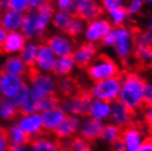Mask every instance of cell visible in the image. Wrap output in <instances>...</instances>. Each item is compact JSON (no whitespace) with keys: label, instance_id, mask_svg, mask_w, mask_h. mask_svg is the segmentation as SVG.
Instances as JSON below:
<instances>
[{"label":"cell","instance_id":"cell-36","mask_svg":"<svg viewBox=\"0 0 152 151\" xmlns=\"http://www.w3.org/2000/svg\"><path fill=\"white\" fill-rule=\"evenodd\" d=\"M75 88V85H74V82L69 78V76L67 77H60L57 78V93H60L61 95L67 97V96H71Z\"/></svg>","mask_w":152,"mask_h":151},{"label":"cell","instance_id":"cell-19","mask_svg":"<svg viewBox=\"0 0 152 151\" xmlns=\"http://www.w3.org/2000/svg\"><path fill=\"white\" fill-rule=\"evenodd\" d=\"M1 130L4 131L11 146H22V144H29L31 142L30 138L15 121L7 124Z\"/></svg>","mask_w":152,"mask_h":151},{"label":"cell","instance_id":"cell-57","mask_svg":"<svg viewBox=\"0 0 152 151\" xmlns=\"http://www.w3.org/2000/svg\"><path fill=\"white\" fill-rule=\"evenodd\" d=\"M147 1H148V2H151V4H152V0H147Z\"/></svg>","mask_w":152,"mask_h":151},{"label":"cell","instance_id":"cell-34","mask_svg":"<svg viewBox=\"0 0 152 151\" xmlns=\"http://www.w3.org/2000/svg\"><path fill=\"white\" fill-rule=\"evenodd\" d=\"M128 10L127 8H118L115 9L113 11L108 12V17H109V21H110L111 26L114 28H118V26H122V23L125 22L127 17H128Z\"/></svg>","mask_w":152,"mask_h":151},{"label":"cell","instance_id":"cell-44","mask_svg":"<svg viewBox=\"0 0 152 151\" xmlns=\"http://www.w3.org/2000/svg\"><path fill=\"white\" fill-rule=\"evenodd\" d=\"M28 1H29L30 11H38L40 8L49 2L48 0H28Z\"/></svg>","mask_w":152,"mask_h":151},{"label":"cell","instance_id":"cell-50","mask_svg":"<svg viewBox=\"0 0 152 151\" xmlns=\"http://www.w3.org/2000/svg\"><path fill=\"white\" fill-rule=\"evenodd\" d=\"M60 144V148L62 151H71V147H72V139H62L58 140Z\"/></svg>","mask_w":152,"mask_h":151},{"label":"cell","instance_id":"cell-42","mask_svg":"<svg viewBox=\"0 0 152 151\" xmlns=\"http://www.w3.org/2000/svg\"><path fill=\"white\" fill-rule=\"evenodd\" d=\"M102 42L105 46H113L114 48L115 43H116V32H115L114 28L105 35V38L103 39Z\"/></svg>","mask_w":152,"mask_h":151},{"label":"cell","instance_id":"cell-35","mask_svg":"<svg viewBox=\"0 0 152 151\" xmlns=\"http://www.w3.org/2000/svg\"><path fill=\"white\" fill-rule=\"evenodd\" d=\"M61 103V99L57 97L56 95H52V96H46L41 98L40 103H39L38 111L39 113H45L49 110L53 109L55 107H58Z\"/></svg>","mask_w":152,"mask_h":151},{"label":"cell","instance_id":"cell-18","mask_svg":"<svg viewBox=\"0 0 152 151\" xmlns=\"http://www.w3.org/2000/svg\"><path fill=\"white\" fill-rule=\"evenodd\" d=\"M27 38L20 31L8 33L7 38L1 43V49L8 55H19L27 43Z\"/></svg>","mask_w":152,"mask_h":151},{"label":"cell","instance_id":"cell-13","mask_svg":"<svg viewBox=\"0 0 152 151\" xmlns=\"http://www.w3.org/2000/svg\"><path fill=\"white\" fill-rule=\"evenodd\" d=\"M82 124V118L75 115H67L58 128L54 131L53 136L57 140L73 139L78 135L80 127Z\"/></svg>","mask_w":152,"mask_h":151},{"label":"cell","instance_id":"cell-2","mask_svg":"<svg viewBox=\"0 0 152 151\" xmlns=\"http://www.w3.org/2000/svg\"><path fill=\"white\" fill-rule=\"evenodd\" d=\"M87 75L94 83H96L105 79L118 77L119 67L111 57L102 54L87 66Z\"/></svg>","mask_w":152,"mask_h":151},{"label":"cell","instance_id":"cell-43","mask_svg":"<svg viewBox=\"0 0 152 151\" xmlns=\"http://www.w3.org/2000/svg\"><path fill=\"white\" fill-rule=\"evenodd\" d=\"M145 105L147 107H151L152 106V83H145Z\"/></svg>","mask_w":152,"mask_h":151},{"label":"cell","instance_id":"cell-3","mask_svg":"<svg viewBox=\"0 0 152 151\" xmlns=\"http://www.w3.org/2000/svg\"><path fill=\"white\" fill-rule=\"evenodd\" d=\"M120 89H121V77L118 76L94 83L89 88L88 94L91 95L93 99H99L113 104L117 102L119 98Z\"/></svg>","mask_w":152,"mask_h":151},{"label":"cell","instance_id":"cell-53","mask_svg":"<svg viewBox=\"0 0 152 151\" xmlns=\"http://www.w3.org/2000/svg\"><path fill=\"white\" fill-rule=\"evenodd\" d=\"M0 9L1 12L4 13L8 10H10V4H9V0H0Z\"/></svg>","mask_w":152,"mask_h":151},{"label":"cell","instance_id":"cell-11","mask_svg":"<svg viewBox=\"0 0 152 151\" xmlns=\"http://www.w3.org/2000/svg\"><path fill=\"white\" fill-rule=\"evenodd\" d=\"M46 43L51 46L57 57L73 55L75 51V44L72 38L65 33H56L51 35Z\"/></svg>","mask_w":152,"mask_h":151},{"label":"cell","instance_id":"cell-1","mask_svg":"<svg viewBox=\"0 0 152 151\" xmlns=\"http://www.w3.org/2000/svg\"><path fill=\"white\" fill-rule=\"evenodd\" d=\"M145 81L138 73H127L121 76V89L118 100L136 113L145 105Z\"/></svg>","mask_w":152,"mask_h":151},{"label":"cell","instance_id":"cell-55","mask_svg":"<svg viewBox=\"0 0 152 151\" xmlns=\"http://www.w3.org/2000/svg\"><path fill=\"white\" fill-rule=\"evenodd\" d=\"M148 29H149V30H150V31H152V17H151V19H150V21H149Z\"/></svg>","mask_w":152,"mask_h":151},{"label":"cell","instance_id":"cell-28","mask_svg":"<svg viewBox=\"0 0 152 151\" xmlns=\"http://www.w3.org/2000/svg\"><path fill=\"white\" fill-rule=\"evenodd\" d=\"M99 15H100V7L96 0H85L78 9V17L87 22L99 18Z\"/></svg>","mask_w":152,"mask_h":151},{"label":"cell","instance_id":"cell-17","mask_svg":"<svg viewBox=\"0 0 152 151\" xmlns=\"http://www.w3.org/2000/svg\"><path fill=\"white\" fill-rule=\"evenodd\" d=\"M42 120H43V128L44 132L48 135H53L54 131L58 128L63 120L66 118V114L63 111L61 107H55L53 109L42 113Z\"/></svg>","mask_w":152,"mask_h":151},{"label":"cell","instance_id":"cell-10","mask_svg":"<svg viewBox=\"0 0 152 151\" xmlns=\"http://www.w3.org/2000/svg\"><path fill=\"white\" fill-rule=\"evenodd\" d=\"M145 130L140 125L128 126L122 130L121 140L125 144V151H139L145 139Z\"/></svg>","mask_w":152,"mask_h":151},{"label":"cell","instance_id":"cell-29","mask_svg":"<svg viewBox=\"0 0 152 151\" xmlns=\"http://www.w3.org/2000/svg\"><path fill=\"white\" fill-rule=\"evenodd\" d=\"M39 48H40V44L35 43L32 40H28L24 48L20 52L19 56L22 59V61L29 67H32L35 65V61H37L39 53Z\"/></svg>","mask_w":152,"mask_h":151},{"label":"cell","instance_id":"cell-7","mask_svg":"<svg viewBox=\"0 0 152 151\" xmlns=\"http://www.w3.org/2000/svg\"><path fill=\"white\" fill-rule=\"evenodd\" d=\"M15 122L27 133V136L30 138L31 141L45 133L43 128L41 113L20 114L15 119Z\"/></svg>","mask_w":152,"mask_h":151},{"label":"cell","instance_id":"cell-38","mask_svg":"<svg viewBox=\"0 0 152 151\" xmlns=\"http://www.w3.org/2000/svg\"><path fill=\"white\" fill-rule=\"evenodd\" d=\"M93 150V146L91 142L88 141L87 139L83 138L82 136L77 135L72 139V147L71 151H91Z\"/></svg>","mask_w":152,"mask_h":151},{"label":"cell","instance_id":"cell-33","mask_svg":"<svg viewBox=\"0 0 152 151\" xmlns=\"http://www.w3.org/2000/svg\"><path fill=\"white\" fill-rule=\"evenodd\" d=\"M72 17L73 15L67 10H57V11L54 12L53 19H52V24L54 26V28L64 31V29L69 24V20H71Z\"/></svg>","mask_w":152,"mask_h":151},{"label":"cell","instance_id":"cell-23","mask_svg":"<svg viewBox=\"0 0 152 151\" xmlns=\"http://www.w3.org/2000/svg\"><path fill=\"white\" fill-rule=\"evenodd\" d=\"M23 15H24L13 10H8L1 15V28H4L8 33L20 31L22 26Z\"/></svg>","mask_w":152,"mask_h":151},{"label":"cell","instance_id":"cell-40","mask_svg":"<svg viewBox=\"0 0 152 151\" xmlns=\"http://www.w3.org/2000/svg\"><path fill=\"white\" fill-rule=\"evenodd\" d=\"M9 4H10V10L17 11L19 13L26 15L27 12L30 11L28 0H9Z\"/></svg>","mask_w":152,"mask_h":151},{"label":"cell","instance_id":"cell-46","mask_svg":"<svg viewBox=\"0 0 152 151\" xmlns=\"http://www.w3.org/2000/svg\"><path fill=\"white\" fill-rule=\"evenodd\" d=\"M143 120L150 130H152V106L147 107L143 111Z\"/></svg>","mask_w":152,"mask_h":151},{"label":"cell","instance_id":"cell-27","mask_svg":"<svg viewBox=\"0 0 152 151\" xmlns=\"http://www.w3.org/2000/svg\"><path fill=\"white\" fill-rule=\"evenodd\" d=\"M54 12L55 11H54L53 9V6L50 4V2H48L43 7H41L38 11H35V13H37L39 35H41L46 30V28L50 24V22H52Z\"/></svg>","mask_w":152,"mask_h":151},{"label":"cell","instance_id":"cell-8","mask_svg":"<svg viewBox=\"0 0 152 151\" xmlns=\"http://www.w3.org/2000/svg\"><path fill=\"white\" fill-rule=\"evenodd\" d=\"M116 32V43L114 45V51L120 59H127L133 49L134 37L130 29L126 26L114 28Z\"/></svg>","mask_w":152,"mask_h":151},{"label":"cell","instance_id":"cell-21","mask_svg":"<svg viewBox=\"0 0 152 151\" xmlns=\"http://www.w3.org/2000/svg\"><path fill=\"white\" fill-rule=\"evenodd\" d=\"M88 116L103 122L109 121L111 116V104L99 99H91Z\"/></svg>","mask_w":152,"mask_h":151},{"label":"cell","instance_id":"cell-15","mask_svg":"<svg viewBox=\"0 0 152 151\" xmlns=\"http://www.w3.org/2000/svg\"><path fill=\"white\" fill-rule=\"evenodd\" d=\"M56 55L48 43L40 44L38 57L35 61V71L41 73H51L53 71L54 64L56 61Z\"/></svg>","mask_w":152,"mask_h":151},{"label":"cell","instance_id":"cell-54","mask_svg":"<svg viewBox=\"0 0 152 151\" xmlns=\"http://www.w3.org/2000/svg\"><path fill=\"white\" fill-rule=\"evenodd\" d=\"M8 35V32L6 30H4V28H0V43H2V42L6 40V38H7Z\"/></svg>","mask_w":152,"mask_h":151},{"label":"cell","instance_id":"cell-52","mask_svg":"<svg viewBox=\"0 0 152 151\" xmlns=\"http://www.w3.org/2000/svg\"><path fill=\"white\" fill-rule=\"evenodd\" d=\"M10 151H31L30 144H22V146H11Z\"/></svg>","mask_w":152,"mask_h":151},{"label":"cell","instance_id":"cell-32","mask_svg":"<svg viewBox=\"0 0 152 151\" xmlns=\"http://www.w3.org/2000/svg\"><path fill=\"white\" fill-rule=\"evenodd\" d=\"M85 22L86 21L83 20L82 18H80L78 15H74V17L71 18L69 24L66 26V28L64 29L63 32L65 34L69 35L71 38L72 37H77V35L85 32V29H86V26H87Z\"/></svg>","mask_w":152,"mask_h":151},{"label":"cell","instance_id":"cell-39","mask_svg":"<svg viewBox=\"0 0 152 151\" xmlns=\"http://www.w3.org/2000/svg\"><path fill=\"white\" fill-rule=\"evenodd\" d=\"M134 44L137 48H149L152 46V31L145 30L138 33L134 37Z\"/></svg>","mask_w":152,"mask_h":151},{"label":"cell","instance_id":"cell-5","mask_svg":"<svg viewBox=\"0 0 152 151\" xmlns=\"http://www.w3.org/2000/svg\"><path fill=\"white\" fill-rule=\"evenodd\" d=\"M29 86L43 98L55 95L57 92V79L53 74L35 71L29 77Z\"/></svg>","mask_w":152,"mask_h":151},{"label":"cell","instance_id":"cell-6","mask_svg":"<svg viewBox=\"0 0 152 151\" xmlns=\"http://www.w3.org/2000/svg\"><path fill=\"white\" fill-rule=\"evenodd\" d=\"M29 83L26 82V78L19 75L1 73L0 75V94L2 99H13L19 96L26 88Z\"/></svg>","mask_w":152,"mask_h":151},{"label":"cell","instance_id":"cell-26","mask_svg":"<svg viewBox=\"0 0 152 151\" xmlns=\"http://www.w3.org/2000/svg\"><path fill=\"white\" fill-rule=\"evenodd\" d=\"M40 100H41V97L29 86V89H28L27 94H26L24 98L22 99V102H21V104H20V106H19L20 114L39 113L38 107H39Z\"/></svg>","mask_w":152,"mask_h":151},{"label":"cell","instance_id":"cell-22","mask_svg":"<svg viewBox=\"0 0 152 151\" xmlns=\"http://www.w3.org/2000/svg\"><path fill=\"white\" fill-rule=\"evenodd\" d=\"M31 151H62L58 140L53 135L44 133L30 142Z\"/></svg>","mask_w":152,"mask_h":151},{"label":"cell","instance_id":"cell-56","mask_svg":"<svg viewBox=\"0 0 152 151\" xmlns=\"http://www.w3.org/2000/svg\"><path fill=\"white\" fill-rule=\"evenodd\" d=\"M131 1H137V2H141V4H142L145 0H131Z\"/></svg>","mask_w":152,"mask_h":151},{"label":"cell","instance_id":"cell-45","mask_svg":"<svg viewBox=\"0 0 152 151\" xmlns=\"http://www.w3.org/2000/svg\"><path fill=\"white\" fill-rule=\"evenodd\" d=\"M10 147H11V144L9 142V140L4 133V131L1 130L0 132V151H10Z\"/></svg>","mask_w":152,"mask_h":151},{"label":"cell","instance_id":"cell-24","mask_svg":"<svg viewBox=\"0 0 152 151\" xmlns=\"http://www.w3.org/2000/svg\"><path fill=\"white\" fill-rule=\"evenodd\" d=\"M75 66V60H74V57L72 55L56 57L52 74L55 77H57V78H60V77H67L72 73V71L74 70Z\"/></svg>","mask_w":152,"mask_h":151},{"label":"cell","instance_id":"cell-47","mask_svg":"<svg viewBox=\"0 0 152 151\" xmlns=\"http://www.w3.org/2000/svg\"><path fill=\"white\" fill-rule=\"evenodd\" d=\"M141 6L142 4L141 2H137V1H131L129 4V6L127 7V10H128V13L129 15H136L141 10Z\"/></svg>","mask_w":152,"mask_h":151},{"label":"cell","instance_id":"cell-14","mask_svg":"<svg viewBox=\"0 0 152 151\" xmlns=\"http://www.w3.org/2000/svg\"><path fill=\"white\" fill-rule=\"evenodd\" d=\"M134 113L125 106L121 102H115L111 104V116L110 122L119 126L120 128L125 129L128 126L132 125Z\"/></svg>","mask_w":152,"mask_h":151},{"label":"cell","instance_id":"cell-16","mask_svg":"<svg viewBox=\"0 0 152 151\" xmlns=\"http://www.w3.org/2000/svg\"><path fill=\"white\" fill-rule=\"evenodd\" d=\"M96 53H97V46L95 45V43L85 42L76 48L72 56L74 57L77 66L87 68L88 65L96 59Z\"/></svg>","mask_w":152,"mask_h":151},{"label":"cell","instance_id":"cell-4","mask_svg":"<svg viewBox=\"0 0 152 151\" xmlns=\"http://www.w3.org/2000/svg\"><path fill=\"white\" fill-rule=\"evenodd\" d=\"M91 99L89 94H74L61 99L60 107L66 115H75L84 118L88 116Z\"/></svg>","mask_w":152,"mask_h":151},{"label":"cell","instance_id":"cell-20","mask_svg":"<svg viewBox=\"0 0 152 151\" xmlns=\"http://www.w3.org/2000/svg\"><path fill=\"white\" fill-rule=\"evenodd\" d=\"M29 68L30 67L23 62L19 55H9L8 57H6L2 64V73L24 77L29 73Z\"/></svg>","mask_w":152,"mask_h":151},{"label":"cell","instance_id":"cell-9","mask_svg":"<svg viewBox=\"0 0 152 151\" xmlns=\"http://www.w3.org/2000/svg\"><path fill=\"white\" fill-rule=\"evenodd\" d=\"M113 28L114 26H111L109 20L105 19V18H97L91 22H87V26H86L85 32H84V38L86 42H91V43L103 41L105 35Z\"/></svg>","mask_w":152,"mask_h":151},{"label":"cell","instance_id":"cell-48","mask_svg":"<svg viewBox=\"0 0 152 151\" xmlns=\"http://www.w3.org/2000/svg\"><path fill=\"white\" fill-rule=\"evenodd\" d=\"M55 4L58 10H69L72 0H55Z\"/></svg>","mask_w":152,"mask_h":151},{"label":"cell","instance_id":"cell-30","mask_svg":"<svg viewBox=\"0 0 152 151\" xmlns=\"http://www.w3.org/2000/svg\"><path fill=\"white\" fill-rule=\"evenodd\" d=\"M20 115L19 107L15 106V104H12L9 100L1 98V103H0V118L4 122H12L15 121L17 117Z\"/></svg>","mask_w":152,"mask_h":151},{"label":"cell","instance_id":"cell-41","mask_svg":"<svg viewBox=\"0 0 152 151\" xmlns=\"http://www.w3.org/2000/svg\"><path fill=\"white\" fill-rule=\"evenodd\" d=\"M99 1L102 7L108 12L124 7V0H99Z\"/></svg>","mask_w":152,"mask_h":151},{"label":"cell","instance_id":"cell-49","mask_svg":"<svg viewBox=\"0 0 152 151\" xmlns=\"http://www.w3.org/2000/svg\"><path fill=\"white\" fill-rule=\"evenodd\" d=\"M139 151H152V135L145 137V141Z\"/></svg>","mask_w":152,"mask_h":151},{"label":"cell","instance_id":"cell-12","mask_svg":"<svg viewBox=\"0 0 152 151\" xmlns=\"http://www.w3.org/2000/svg\"><path fill=\"white\" fill-rule=\"evenodd\" d=\"M105 125H106V122L96 120V119L89 117V116L84 117L82 118V124H80L78 135L85 138V139H87L91 142L102 139V135H103Z\"/></svg>","mask_w":152,"mask_h":151},{"label":"cell","instance_id":"cell-37","mask_svg":"<svg viewBox=\"0 0 152 151\" xmlns=\"http://www.w3.org/2000/svg\"><path fill=\"white\" fill-rule=\"evenodd\" d=\"M134 54L141 63L145 66H152V46L149 48H136Z\"/></svg>","mask_w":152,"mask_h":151},{"label":"cell","instance_id":"cell-31","mask_svg":"<svg viewBox=\"0 0 152 151\" xmlns=\"http://www.w3.org/2000/svg\"><path fill=\"white\" fill-rule=\"evenodd\" d=\"M122 130L119 126L115 125L110 121L106 122V125L104 127L103 135H102V140L107 144H114L116 141L121 139L122 136Z\"/></svg>","mask_w":152,"mask_h":151},{"label":"cell","instance_id":"cell-25","mask_svg":"<svg viewBox=\"0 0 152 151\" xmlns=\"http://www.w3.org/2000/svg\"><path fill=\"white\" fill-rule=\"evenodd\" d=\"M20 32L27 38V40H32L39 35L35 11H29L23 15V21Z\"/></svg>","mask_w":152,"mask_h":151},{"label":"cell","instance_id":"cell-51","mask_svg":"<svg viewBox=\"0 0 152 151\" xmlns=\"http://www.w3.org/2000/svg\"><path fill=\"white\" fill-rule=\"evenodd\" d=\"M111 150L113 151H125V144L122 142V140H118L114 144H111Z\"/></svg>","mask_w":152,"mask_h":151}]
</instances>
